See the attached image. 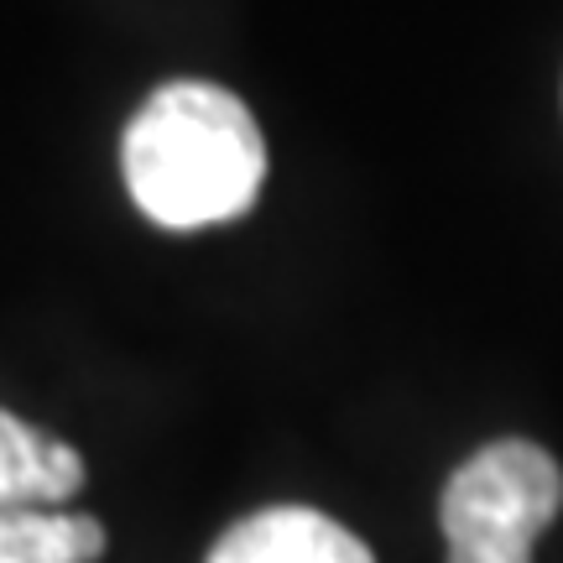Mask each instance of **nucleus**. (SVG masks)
Instances as JSON below:
<instances>
[{"label":"nucleus","instance_id":"f257e3e1","mask_svg":"<svg viewBox=\"0 0 563 563\" xmlns=\"http://www.w3.org/2000/svg\"><path fill=\"white\" fill-rule=\"evenodd\" d=\"M125 188L162 230L241 220L266 178V141L241 95L220 84H162L121 141Z\"/></svg>","mask_w":563,"mask_h":563},{"label":"nucleus","instance_id":"f03ea898","mask_svg":"<svg viewBox=\"0 0 563 563\" xmlns=\"http://www.w3.org/2000/svg\"><path fill=\"white\" fill-rule=\"evenodd\" d=\"M563 506L559 460L527 439L485 443L443 485L439 522L449 563H532Z\"/></svg>","mask_w":563,"mask_h":563},{"label":"nucleus","instance_id":"7ed1b4c3","mask_svg":"<svg viewBox=\"0 0 563 563\" xmlns=\"http://www.w3.org/2000/svg\"><path fill=\"white\" fill-rule=\"evenodd\" d=\"M209 563H376L371 548L313 506H272L224 532Z\"/></svg>","mask_w":563,"mask_h":563},{"label":"nucleus","instance_id":"20e7f679","mask_svg":"<svg viewBox=\"0 0 563 563\" xmlns=\"http://www.w3.org/2000/svg\"><path fill=\"white\" fill-rule=\"evenodd\" d=\"M84 490V460L63 439L0 407V511H42Z\"/></svg>","mask_w":563,"mask_h":563},{"label":"nucleus","instance_id":"39448f33","mask_svg":"<svg viewBox=\"0 0 563 563\" xmlns=\"http://www.w3.org/2000/svg\"><path fill=\"white\" fill-rule=\"evenodd\" d=\"M104 527L63 511H0V563H95Z\"/></svg>","mask_w":563,"mask_h":563}]
</instances>
